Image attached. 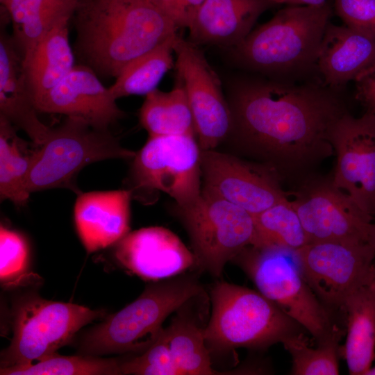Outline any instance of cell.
Wrapping results in <instances>:
<instances>
[{
	"label": "cell",
	"mask_w": 375,
	"mask_h": 375,
	"mask_svg": "<svg viewBox=\"0 0 375 375\" xmlns=\"http://www.w3.org/2000/svg\"><path fill=\"white\" fill-rule=\"evenodd\" d=\"M340 93L322 82L241 76L230 86L229 138L240 151L273 167L282 180L299 183L334 154L330 131L348 112Z\"/></svg>",
	"instance_id": "6da1fadb"
},
{
	"label": "cell",
	"mask_w": 375,
	"mask_h": 375,
	"mask_svg": "<svg viewBox=\"0 0 375 375\" xmlns=\"http://www.w3.org/2000/svg\"><path fill=\"white\" fill-rule=\"evenodd\" d=\"M79 64L116 78L131 62L177 35L153 0H79L73 15Z\"/></svg>",
	"instance_id": "7a4b0ae2"
},
{
	"label": "cell",
	"mask_w": 375,
	"mask_h": 375,
	"mask_svg": "<svg viewBox=\"0 0 375 375\" xmlns=\"http://www.w3.org/2000/svg\"><path fill=\"white\" fill-rule=\"evenodd\" d=\"M332 15L328 1L319 6H287L233 48L234 57L244 69L267 78L322 82L317 57Z\"/></svg>",
	"instance_id": "3957f363"
},
{
	"label": "cell",
	"mask_w": 375,
	"mask_h": 375,
	"mask_svg": "<svg viewBox=\"0 0 375 375\" xmlns=\"http://www.w3.org/2000/svg\"><path fill=\"white\" fill-rule=\"evenodd\" d=\"M202 293L198 278L190 274L151 283L134 301L89 331L81 350L94 356L142 353L157 340L166 318Z\"/></svg>",
	"instance_id": "277c9868"
},
{
	"label": "cell",
	"mask_w": 375,
	"mask_h": 375,
	"mask_svg": "<svg viewBox=\"0 0 375 375\" xmlns=\"http://www.w3.org/2000/svg\"><path fill=\"white\" fill-rule=\"evenodd\" d=\"M210 297L212 313L204 328L210 352L265 349L301 333L297 322L258 290L217 281Z\"/></svg>",
	"instance_id": "5b68a950"
},
{
	"label": "cell",
	"mask_w": 375,
	"mask_h": 375,
	"mask_svg": "<svg viewBox=\"0 0 375 375\" xmlns=\"http://www.w3.org/2000/svg\"><path fill=\"white\" fill-rule=\"evenodd\" d=\"M257 290L322 342L341 329L312 291L298 264L296 250L276 246L244 248L233 260Z\"/></svg>",
	"instance_id": "8992f818"
},
{
	"label": "cell",
	"mask_w": 375,
	"mask_h": 375,
	"mask_svg": "<svg viewBox=\"0 0 375 375\" xmlns=\"http://www.w3.org/2000/svg\"><path fill=\"white\" fill-rule=\"evenodd\" d=\"M135 153L122 147L109 129L95 127L83 119L67 116L50 128L45 141L39 146L31 169L29 193L53 188H67L78 192L76 178L88 165L108 159L133 158Z\"/></svg>",
	"instance_id": "52a82bcc"
},
{
	"label": "cell",
	"mask_w": 375,
	"mask_h": 375,
	"mask_svg": "<svg viewBox=\"0 0 375 375\" xmlns=\"http://www.w3.org/2000/svg\"><path fill=\"white\" fill-rule=\"evenodd\" d=\"M103 315L99 310L46 300L36 294L24 296L13 310V336L1 353V367H25L56 353L79 329Z\"/></svg>",
	"instance_id": "ba28073f"
},
{
	"label": "cell",
	"mask_w": 375,
	"mask_h": 375,
	"mask_svg": "<svg viewBox=\"0 0 375 375\" xmlns=\"http://www.w3.org/2000/svg\"><path fill=\"white\" fill-rule=\"evenodd\" d=\"M176 215L192 243L197 267L219 277L226 264L254 238L253 216L243 208L202 190L199 197Z\"/></svg>",
	"instance_id": "9c48e42d"
},
{
	"label": "cell",
	"mask_w": 375,
	"mask_h": 375,
	"mask_svg": "<svg viewBox=\"0 0 375 375\" xmlns=\"http://www.w3.org/2000/svg\"><path fill=\"white\" fill-rule=\"evenodd\" d=\"M201 152L191 135L149 136L131 169L133 190L162 192L184 207L201 195Z\"/></svg>",
	"instance_id": "30bf717a"
},
{
	"label": "cell",
	"mask_w": 375,
	"mask_h": 375,
	"mask_svg": "<svg viewBox=\"0 0 375 375\" xmlns=\"http://www.w3.org/2000/svg\"><path fill=\"white\" fill-rule=\"evenodd\" d=\"M289 194L309 242H368L374 217L335 187L331 176L315 173Z\"/></svg>",
	"instance_id": "8fae6325"
},
{
	"label": "cell",
	"mask_w": 375,
	"mask_h": 375,
	"mask_svg": "<svg viewBox=\"0 0 375 375\" xmlns=\"http://www.w3.org/2000/svg\"><path fill=\"white\" fill-rule=\"evenodd\" d=\"M296 255L306 281L326 308L342 310L346 299L373 275L375 252L368 242H309Z\"/></svg>",
	"instance_id": "7c38bea8"
},
{
	"label": "cell",
	"mask_w": 375,
	"mask_h": 375,
	"mask_svg": "<svg viewBox=\"0 0 375 375\" xmlns=\"http://www.w3.org/2000/svg\"><path fill=\"white\" fill-rule=\"evenodd\" d=\"M173 47L176 76L183 84L201 149H215L229 138L233 128L220 80L198 45L177 34Z\"/></svg>",
	"instance_id": "4fadbf2b"
},
{
	"label": "cell",
	"mask_w": 375,
	"mask_h": 375,
	"mask_svg": "<svg viewBox=\"0 0 375 375\" xmlns=\"http://www.w3.org/2000/svg\"><path fill=\"white\" fill-rule=\"evenodd\" d=\"M202 190L232 203L253 217L288 198L272 167L216 149L202 151Z\"/></svg>",
	"instance_id": "5bb4252c"
},
{
	"label": "cell",
	"mask_w": 375,
	"mask_h": 375,
	"mask_svg": "<svg viewBox=\"0 0 375 375\" xmlns=\"http://www.w3.org/2000/svg\"><path fill=\"white\" fill-rule=\"evenodd\" d=\"M329 139L336 156L331 175L335 187L366 213L375 217V115L349 112L332 126Z\"/></svg>",
	"instance_id": "9a60e30c"
},
{
	"label": "cell",
	"mask_w": 375,
	"mask_h": 375,
	"mask_svg": "<svg viewBox=\"0 0 375 375\" xmlns=\"http://www.w3.org/2000/svg\"><path fill=\"white\" fill-rule=\"evenodd\" d=\"M116 101L94 70L78 64L35 105L39 112L78 117L95 127L109 129L125 114Z\"/></svg>",
	"instance_id": "2e32d148"
},
{
	"label": "cell",
	"mask_w": 375,
	"mask_h": 375,
	"mask_svg": "<svg viewBox=\"0 0 375 375\" xmlns=\"http://www.w3.org/2000/svg\"><path fill=\"white\" fill-rule=\"evenodd\" d=\"M115 256L122 266L150 281L167 279L197 267V260L170 230L151 226L128 233L117 242Z\"/></svg>",
	"instance_id": "e0dca14e"
},
{
	"label": "cell",
	"mask_w": 375,
	"mask_h": 375,
	"mask_svg": "<svg viewBox=\"0 0 375 375\" xmlns=\"http://www.w3.org/2000/svg\"><path fill=\"white\" fill-rule=\"evenodd\" d=\"M131 190L80 193L74 220L85 249L92 253L118 242L128 233Z\"/></svg>",
	"instance_id": "ac0fdd59"
},
{
	"label": "cell",
	"mask_w": 375,
	"mask_h": 375,
	"mask_svg": "<svg viewBox=\"0 0 375 375\" xmlns=\"http://www.w3.org/2000/svg\"><path fill=\"white\" fill-rule=\"evenodd\" d=\"M274 6L272 0H204L188 28L190 41L233 49Z\"/></svg>",
	"instance_id": "d6986e66"
},
{
	"label": "cell",
	"mask_w": 375,
	"mask_h": 375,
	"mask_svg": "<svg viewBox=\"0 0 375 375\" xmlns=\"http://www.w3.org/2000/svg\"><path fill=\"white\" fill-rule=\"evenodd\" d=\"M375 63V38L345 25L328 24L319 50L317 70L326 86L342 92Z\"/></svg>",
	"instance_id": "ffe728a7"
},
{
	"label": "cell",
	"mask_w": 375,
	"mask_h": 375,
	"mask_svg": "<svg viewBox=\"0 0 375 375\" xmlns=\"http://www.w3.org/2000/svg\"><path fill=\"white\" fill-rule=\"evenodd\" d=\"M30 92L22 57L12 36L1 31L0 115L24 131L36 146L47 139L50 128L37 115Z\"/></svg>",
	"instance_id": "44dd1931"
},
{
	"label": "cell",
	"mask_w": 375,
	"mask_h": 375,
	"mask_svg": "<svg viewBox=\"0 0 375 375\" xmlns=\"http://www.w3.org/2000/svg\"><path fill=\"white\" fill-rule=\"evenodd\" d=\"M347 338L340 351L351 375H365L375 358V281L374 276L345 301Z\"/></svg>",
	"instance_id": "7402d4cb"
},
{
	"label": "cell",
	"mask_w": 375,
	"mask_h": 375,
	"mask_svg": "<svg viewBox=\"0 0 375 375\" xmlns=\"http://www.w3.org/2000/svg\"><path fill=\"white\" fill-rule=\"evenodd\" d=\"M72 16L60 19L23 61L27 83L34 103L59 83L76 65L69 41Z\"/></svg>",
	"instance_id": "603a6c76"
},
{
	"label": "cell",
	"mask_w": 375,
	"mask_h": 375,
	"mask_svg": "<svg viewBox=\"0 0 375 375\" xmlns=\"http://www.w3.org/2000/svg\"><path fill=\"white\" fill-rule=\"evenodd\" d=\"M79 0H10L6 11L12 24V40L23 61L62 18L73 16Z\"/></svg>",
	"instance_id": "cb8c5ba5"
},
{
	"label": "cell",
	"mask_w": 375,
	"mask_h": 375,
	"mask_svg": "<svg viewBox=\"0 0 375 375\" xmlns=\"http://www.w3.org/2000/svg\"><path fill=\"white\" fill-rule=\"evenodd\" d=\"M149 136L196 135L194 122L182 81L176 76L173 88H158L146 95L139 113Z\"/></svg>",
	"instance_id": "d4e9b609"
},
{
	"label": "cell",
	"mask_w": 375,
	"mask_h": 375,
	"mask_svg": "<svg viewBox=\"0 0 375 375\" xmlns=\"http://www.w3.org/2000/svg\"><path fill=\"white\" fill-rule=\"evenodd\" d=\"M17 128L0 115V196L17 206L26 203L29 176L37 159L39 146L29 149L17 134Z\"/></svg>",
	"instance_id": "484cf974"
},
{
	"label": "cell",
	"mask_w": 375,
	"mask_h": 375,
	"mask_svg": "<svg viewBox=\"0 0 375 375\" xmlns=\"http://www.w3.org/2000/svg\"><path fill=\"white\" fill-rule=\"evenodd\" d=\"M163 328L172 358L179 374L216 375L222 373L212 367L210 351L204 338V328L183 310Z\"/></svg>",
	"instance_id": "4316f807"
},
{
	"label": "cell",
	"mask_w": 375,
	"mask_h": 375,
	"mask_svg": "<svg viewBox=\"0 0 375 375\" xmlns=\"http://www.w3.org/2000/svg\"><path fill=\"white\" fill-rule=\"evenodd\" d=\"M177 35L140 56L126 66L109 90L115 99L147 95L174 66V42Z\"/></svg>",
	"instance_id": "83f0119b"
},
{
	"label": "cell",
	"mask_w": 375,
	"mask_h": 375,
	"mask_svg": "<svg viewBox=\"0 0 375 375\" xmlns=\"http://www.w3.org/2000/svg\"><path fill=\"white\" fill-rule=\"evenodd\" d=\"M252 246L282 247L294 250L309 243L299 217L287 198L255 215Z\"/></svg>",
	"instance_id": "f1b7e54d"
},
{
	"label": "cell",
	"mask_w": 375,
	"mask_h": 375,
	"mask_svg": "<svg viewBox=\"0 0 375 375\" xmlns=\"http://www.w3.org/2000/svg\"><path fill=\"white\" fill-rule=\"evenodd\" d=\"M342 336L340 331L330 338L318 343L316 348L309 346L303 333H299L282 344L292 357L291 374L337 375L340 374L339 342Z\"/></svg>",
	"instance_id": "f546056e"
},
{
	"label": "cell",
	"mask_w": 375,
	"mask_h": 375,
	"mask_svg": "<svg viewBox=\"0 0 375 375\" xmlns=\"http://www.w3.org/2000/svg\"><path fill=\"white\" fill-rule=\"evenodd\" d=\"M1 375H116L119 362L94 356H61L56 353L35 364L17 368L1 367Z\"/></svg>",
	"instance_id": "4dcf8cb0"
},
{
	"label": "cell",
	"mask_w": 375,
	"mask_h": 375,
	"mask_svg": "<svg viewBox=\"0 0 375 375\" xmlns=\"http://www.w3.org/2000/svg\"><path fill=\"white\" fill-rule=\"evenodd\" d=\"M162 331L157 340L140 356L119 362L120 374H179Z\"/></svg>",
	"instance_id": "1f68e13d"
},
{
	"label": "cell",
	"mask_w": 375,
	"mask_h": 375,
	"mask_svg": "<svg viewBox=\"0 0 375 375\" xmlns=\"http://www.w3.org/2000/svg\"><path fill=\"white\" fill-rule=\"evenodd\" d=\"M28 250L24 239L17 232L0 228V278L3 285L19 281L26 272Z\"/></svg>",
	"instance_id": "d6a6232c"
},
{
	"label": "cell",
	"mask_w": 375,
	"mask_h": 375,
	"mask_svg": "<svg viewBox=\"0 0 375 375\" xmlns=\"http://www.w3.org/2000/svg\"><path fill=\"white\" fill-rule=\"evenodd\" d=\"M333 6L345 26L375 38V0H333Z\"/></svg>",
	"instance_id": "836d02e7"
},
{
	"label": "cell",
	"mask_w": 375,
	"mask_h": 375,
	"mask_svg": "<svg viewBox=\"0 0 375 375\" xmlns=\"http://www.w3.org/2000/svg\"><path fill=\"white\" fill-rule=\"evenodd\" d=\"M178 28H188L204 0H153Z\"/></svg>",
	"instance_id": "e575fe53"
},
{
	"label": "cell",
	"mask_w": 375,
	"mask_h": 375,
	"mask_svg": "<svg viewBox=\"0 0 375 375\" xmlns=\"http://www.w3.org/2000/svg\"><path fill=\"white\" fill-rule=\"evenodd\" d=\"M356 99L365 112L375 115V63L360 73L353 81Z\"/></svg>",
	"instance_id": "d590c367"
},
{
	"label": "cell",
	"mask_w": 375,
	"mask_h": 375,
	"mask_svg": "<svg viewBox=\"0 0 375 375\" xmlns=\"http://www.w3.org/2000/svg\"><path fill=\"white\" fill-rule=\"evenodd\" d=\"M276 5L286 4L288 6H319L328 0H272Z\"/></svg>",
	"instance_id": "8d00e7d4"
},
{
	"label": "cell",
	"mask_w": 375,
	"mask_h": 375,
	"mask_svg": "<svg viewBox=\"0 0 375 375\" xmlns=\"http://www.w3.org/2000/svg\"><path fill=\"white\" fill-rule=\"evenodd\" d=\"M368 243L371 245L375 252V221L372 224Z\"/></svg>",
	"instance_id": "74e56055"
},
{
	"label": "cell",
	"mask_w": 375,
	"mask_h": 375,
	"mask_svg": "<svg viewBox=\"0 0 375 375\" xmlns=\"http://www.w3.org/2000/svg\"><path fill=\"white\" fill-rule=\"evenodd\" d=\"M365 375H375V366L371 367L365 374Z\"/></svg>",
	"instance_id": "f35d334b"
},
{
	"label": "cell",
	"mask_w": 375,
	"mask_h": 375,
	"mask_svg": "<svg viewBox=\"0 0 375 375\" xmlns=\"http://www.w3.org/2000/svg\"><path fill=\"white\" fill-rule=\"evenodd\" d=\"M10 0H0L1 4L3 6V10H6Z\"/></svg>",
	"instance_id": "ab89813d"
},
{
	"label": "cell",
	"mask_w": 375,
	"mask_h": 375,
	"mask_svg": "<svg viewBox=\"0 0 375 375\" xmlns=\"http://www.w3.org/2000/svg\"><path fill=\"white\" fill-rule=\"evenodd\" d=\"M373 276H374V281H375V260H374V264H373Z\"/></svg>",
	"instance_id": "60d3db41"
}]
</instances>
